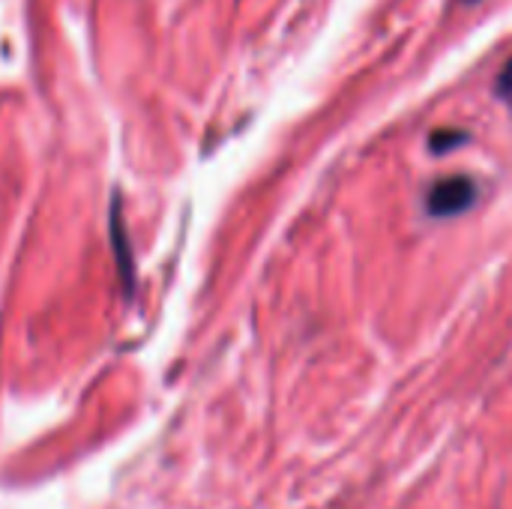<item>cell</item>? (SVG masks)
I'll use <instances>...</instances> for the list:
<instances>
[{"label": "cell", "instance_id": "7a4b0ae2", "mask_svg": "<svg viewBox=\"0 0 512 509\" xmlns=\"http://www.w3.org/2000/svg\"><path fill=\"white\" fill-rule=\"evenodd\" d=\"M462 141H465V132H435L432 135V150L444 153V150H453Z\"/></svg>", "mask_w": 512, "mask_h": 509}, {"label": "cell", "instance_id": "3957f363", "mask_svg": "<svg viewBox=\"0 0 512 509\" xmlns=\"http://www.w3.org/2000/svg\"><path fill=\"white\" fill-rule=\"evenodd\" d=\"M498 93L512 102V60L504 63V69H501V75H498Z\"/></svg>", "mask_w": 512, "mask_h": 509}, {"label": "cell", "instance_id": "6da1fadb", "mask_svg": "<svg viewBox=\"0 0 512 509\" xmlns=\"http://www.w3.org/2000/svg\"><path fill=\"white\" fill-rule=\"evenodd\" d=\"M480 189L471 177H447V180H438L432 189H429V198H426V207L432 216L438 219H450V216H459L465 210L474 207Z\"/></svg>", "mask_w": 512, "mask_h": 509}, {"label": "cell", "instance_id": "277c9868", "mask_svg": "<svg viewBox=\"0 0 512 509\" xmlns=\"http://www.w3.org/2000/svg\"><path fill=\"white\" fill-rule=\"evenodd\" d=\"M468 3H477V0H468Z\"/></svg>", "mask_w": 512, "mask_h": 509}]
</instances>
